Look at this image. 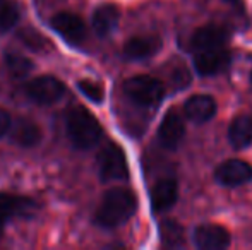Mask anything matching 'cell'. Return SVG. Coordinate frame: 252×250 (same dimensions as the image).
I'll use <instances>...</instances> for the list:
<instances>
[{"mask_svg": "<svg viewBox=\"0 0 252 250\" xmlns=\"http://www.w3.org/2000/svg\"><path fill=\"white\" fill-rule=\"evenodd\" d=\"M137 209V199L132 190L115 187L110 189L103 195V200L96 211V221L98 226L101 228H117L124 224L127 220L132 218V214Z\"/></svg>", "mask_w": 252, "mask_h": 250, "instance_id": "1", "label": "cell"}, {"mask_svg": "<svg viewBox=\"0 0 252 250\" xmlns=\"http://www.w3.org/2000/svg\"><path fill=\"white\" fill-rule=\"evenodd\" d=\"M67 136L77 149H91L100 142L103 129L93 113L84 107H74L69 110L65 118Z\"/></svg>", "mask_w": 252, "mask_h": 250, "instance_id": "2", "label": "cell"}, {"mask_svg": "<svg viewBox=\"0 0 252 250\" xmlns=\"http://www.w3.org/2000/svg\"><path fill=\"white\" fill-rule=\"evenodd\" d=\"M127 98L137 107L143 108H155L161 103L165 96V86L158 79L151 76H136L130 77L124 84Z\"/></svg>", "mask_w": 252, "mask_h": 250, "instance_id": "3", "label": "cell"}, {"mask_svg": "<svg viewBox=\"0 0 252 250\" xmlns=\"http://www.w3.org/2000/svg\"><path fill=\"white\" fill-rule=\"evenodd\" d=\"M98 168H100V178L103 182L126 180L129 177L126 154L122 147L113 142L106 144L101 149L100 158H98Z\"/></svg>", "mask_w": 252, "mask_h": 250, "instance_id": "4", "label": "cell"}, {"mask_svg": "<svg viewBox=\"0 0 252 250\" xmlns=\"http://www.w3.org/2000/svg\"><path fill=\"white\" fill-rule=\"evenodd\" d=\"M26 94L38 105H53L63 96V84L52 76L34 77L26 84Z\"/></svg>", "mask_w": 252, "mask_h": 250, "instance_id": "5", "label": "cell"}, {"mask_svg": "<svg viewBox=\"0 0 252 250\" xmlns=\"http://www.w3.org/2000/svg\"><path fill=\"white\" fill-rule=\"evenodd\" d=\"M215 180L223 187H240L252 180V167L242 160H228L215 170Z\"/></svg>", "mask_w": 252, "mask_h": 250, "instance_id": "6", "label": "cell"}, {"mask_svg": "<svg viewBox=\"0 0 252 250\" xmlns=\"http://www.w3.org/2000/svg\"><path fill=\"white\" fill-rule=\"evenodd\" d=\"M230 62H232V55L223 47L196 52V57H194L196 72L201 76H216L223 72L230 65Z\"/></svg>", "mask_w": 252, "mask_h": 250, "instance_id": "7", "label": "cell"}, {"mask_svg": "<svg viewBox=\"0 0 252 250\" xmlns=\"http://www.w3.org/2000/svg\"><path fill=\"white\" fill-rule=\"evenodd\" d=\"M52 28L70 45H79L86 38L83 19L72 12H59L52 17Z\"/></svg>", "mask_w": 252, "mask_h": 250, "instance_id": "8", "label": "cell"}, {"mask_svg": "<svg viewBox=\"0 0 252 250\" xmlns=\"http://www.w3.org/2000/svg\"><path fill=\"white\" fill-rule=\"evenodd\" d=\"M194 244L201 250H223L230 245V233L220 224H201L194 230Z\"/></svg>", "mask_w": 252, "mask_h": 250, "instance_id": "9", "label": "cell"}, {"mask_svg": "<svg viewBox=\"0 0 252 250\" xmlns=\"http://www.w3.org/2000/svg\"><path fill=\"white\" fill-rule=\"evenodd\" d=\"M184 134H186L184 118L180 117V113L177 110H168L158 129L159 144L163 147H166V149H175L182 142Z\"/></svg>", "mask_w": 252, "mask_h": 250, "instance_id": "10", "label": "cell"}, {"mask_svg": "<svg viewBox=\"0 0 252 250\" xmlns=\"http://www.w3.org/2000/svg\"><path fill=\"white\" fill-rule=\"evenodd\" d=\"M33 211V200L26 199V197L10 195V194H0V237H2L7 221L12 218L30 216Z\"/></svg>", "mask_w": 252, "mask_h": 250, "instance_id": "11", "label": "cell"}, {"mask_svg": "<svg viewBox=\"0 0 252 250\" xmlns=\"http://www.w3.org/2000/svg\"><path fill=\"white\" fill-rule=\"evenodd\" d=\"M216 110H218L216 100L213 96H208V94L190 96L186 101V107H184L186 117L194 124H204V122L211 120L216 115Z\"/></svg>", "mask_w": 252, "mask_h": 250, "instance_id": "12", "label": "cell"}, {"mask_svg": "<svg viewBox=\"0 0 252 250\" xmlns=\"http://www.w3.org/2000/svg\"><path fill=\"white\" fill-rule=\"evenodd\" d=\"M228 40V31L221 26L216 24H208L202 26L190 38V48L194 52L209 50V48H218L223 47L225 41Z\"/></svg>", "mask_w": 252, "mask_h": 250, "instance_id": "13", "label": "cell"}, {"mask_svg": "<svg viewBox=\"0 0 252 250\" xmlns=\"http://www.w3.org/2000/svg\"><path fill=\"white\" fill-rule=\"evenodd\" d=\"M179 185L175 178H161L151 189V207L155 213H163L177 202Z\"/></svg>", "mask_w": 252, "mask_h": 250, "instance_id": "14", "label": "cell"}, {"mask_svg": "<svg viewBox=\"0 0 252 250\" xmlns=\"http://www.w3.org/2000/svg\"><path fill=\"white\" fill-rule=\"evenodd\" d=\"M161 48V40L156 36H134L124 45V55L129 60L150 58Z\"/></svg>", "mask_w": 252, "mask_h": 250, "instance_id": "15", "label": "cell"}, {"mask_svg": "<svg viewBox=\"0 0 252 250\" xmlns=\"http://www.w3.org/2000/svg\"><path fill=\"white\" fill-rule=\"evenodd\" d=\"M120 21V12L113 3H103L93 14V29L98 36L105 38L115 31Z\"/></svg>", "mask_w": 252, "mask_h": 250, "instance_id": "16", "label": "cell"}, {"mask_svg": "<svg viewBox=\"0 0 252 250\" xmlns=\"http://www.w3.org/2000/svg\"><path fill=\"white\" fill-rule=\"evenodd\" d=\"M228 140L235 149H246L252 144V115H237L228 127Z\"/></svg>", "mask_w": 252, "mask_h": 250, "instance_id": "17", "label": "cell"}, {"mask_svg": "<svg viewBox=\"0 0 252 250\" xmlns=\"http://www.w3.org/2000/svg\"><path fill=\"white\" fill-rule=\"evenodd\" d=\"M10 137L16 144L23 147H33L38 146L41 140V130L34 122L26 120V118H21L16 122V125H10Z\"/></svg>", "mask_w": 252, "mask_h": 250, "instance_id": "18", "label": "cell"}, {"mask_svg": "<svg viewBox=\"0 0 252 250\" xmlns=\"http://www.w3.org/2000/svg\"><path fill=\"white\" fill-rule=\"evenodd\" d=\"M159 237H161V244L170 249L182 247L186 242L184 228L173 220H165L159 223Z\"/></svg>", "mask_w": 252, "mask_h": 250, "instance_id": "19", "label": "cell"}, {"mask_svg": "<svg viewBox=\"0 0 252 250\" xmlns=\"http://www.w3.org/2000/svg\"><path fill=\"white\" fill-rule=\"evenodd\" d=\"M5 65L14 77H26L33 69V62L30 58L21 54H14V52L5 54Z\"/></svg>", "mask_w": 252, "mask_h": 250, "instance_id": "20", "label": "cell"}, {"mask_svg": "<svg viewBox=\"0 0 252 250\" xmlns=\"http://www.w3.org/2000/svg\"><path fill=\"white\" fill-rule=\"evenodd\" d=\"M21 17L19 7L14 2H2L0 3V31H9L17 24Z\"/></svg>", "mask_w": 252, "mask_h": 250, "instance_id": "21", "label": "cell"}, {"mask_svg": "<svg viewBox=\"0 0 252 250\" xmlns=\"http://www.w3.org/2000/svg\"><path fill=\"white\" fill-rule=\"evenodd\" d=\"M77 89L88 98L91 100L93 103H98L100 105L105 98V91H103V86L98 84L96 81H91V79H83L77 83Z\"/></svg>", "mask_w": 252, "mask_h": 250, "instance_id": "22", "label": "cell"}, {"mask_svg": "<svg viewBox=\"0 0 252 250\" xmlns=\"http://www.w3.org/2000/svg\"><path fill=\"white\" fill-rule=\"evenodd\" d=\"M172 76H170V81H172V84L177 87V89H184V87L189 84L190 81V76H189V70L186 69V67H177V69L172 70Z\"/></svg>", "mask_w": 252, "mask_h": 250, "instance_id": "23", "label": "cell"}, {"mask_svg": "<svg viewBox=\"0 0 252 250\" xmlns=\"http://www.w3.org/2000/svg\"><path fill=\"white\" fill-rule=\"evenodd\" d=\"M10 125H12V120H10V115L7 113L3 108H0V137L5 136L10 130Z\"/></svg>", "mask_w": 252, "mask_h": 250, "instance_id": "24", "label": "cell"}, {"mask_svg": "<svg viewBox=\"0 0 252 250\" xmlns=\"http://www.w3.org/2000/svg\"><path fill=\"white\" fill-rule=\"evenodd\" d=\"M226 2L232 3V5H240V2H242V0H226Z\"/></svg>", "mask_w": 252, "mask_h": 250, "instance_id": "25", "label": "cell"}, {"mask_svg": "<svg viewBox=\"0 0 252 250\" xmlns=\"http://www.w3.org/2000/svg\"><path fill=\"white\" fill-rule=\"evenodd\" d=\"M251 81H252V74H251Z\"/></svg>", "mask_w": 252, "mask_h": 250, "instance_id": "26", "label": "cell"}, {"mask_svg": "<svg viewBox=\"0 0 252 250\" xmlns=\"http://www.w3.org/2000/svg\"><path fill=\"white\" fill-rule=\"evenodd\" d=\"M2 2H3V0H0V3H2Z\"/></svg>", "mask_w": 252, "mask_h": 250, "instance_id": "27", "label": "cell"}]
</instances>
